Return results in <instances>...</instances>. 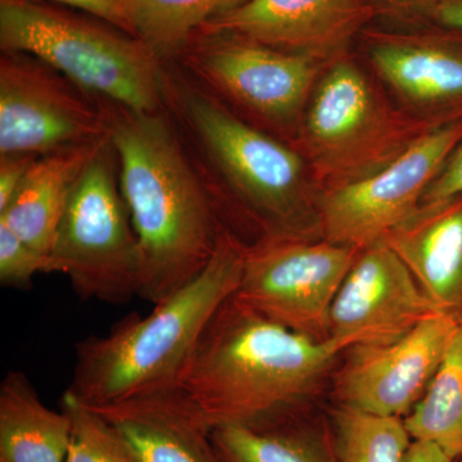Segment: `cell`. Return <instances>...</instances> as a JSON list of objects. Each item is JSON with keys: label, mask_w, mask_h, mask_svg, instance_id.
Wrapping results in <instances>:
<instances>
[{"label": "cell", "mask_w": 462, "mask_h": 462, "mask_svg": "<svg viewBox=\"0 0 462 462\" xmlns=\"http://www.w3.org/2000/svg\"><path fill=\"white\" fill-rule=\"evenodd\" d=\"M99 100L141 247L138 297L156 305L205 270L229 229L221 223L217 196L166 107L139 112Z\"/></svg>", "instance_id": "cell-1"}, {"label": "cell", "mask_w": 462, "mask_h": 462, "mask_svg": "<svg viewBox=\"0 0 462 462\" xmlns=\"http://www.w3.org/2000/svg\"><path fill=\"white\" fill-rule=\"evenodd\" d=\"M343 351L333 339L294 333L231 296L203 331L180 388L211 430L260 427L293 418Z\"/></svg>", "instance_id": "cell-2"}, {"label": "cell", "mask_w": 462, "mask_h": 462, "mask_svg": "<svg viewBox=\"0 0 462 462\" xmlns=\"http://www.w3.org/2000/svg\"><path fill=\"white\" fill-rule=\"evenodd\" d=\"M247 248L225 231L205 270L151 314L126 316L106 336L80 340L67 392L102 407L180 387L207 325L239 287Z\"/></svg>", "instance_id": "cell-3"}, {"label": "cell", "mask_w": 462, "mask_h": 462, "mask_svg": "<svg viewBox=\"0 0 462 462\" xmlns=\"http://www.w3.org/2000/svg\"><path fill=\"white\" fill-rule=\"evenodd\" d=\"M163 65L165 107L218 202L226 191L260 224L257 243L306 238L314 178L302 153L234 114L175 63Z\"/></svg>", "instance_id": "cell-4"}, {"label": "cell", "mask_w": 462, "mask_h": 462, "mask_svg": "<svg viewBox=\"0 0 462 462\" xmlns=\"http://www.w3.org/2000/svg\"><path fill=\"white\" fill-rule=\"evenodd\" d=\"M0 50L39 58L94 97L134 111L165 107V65L107 21L41 0H0Z\"/></svg>", "instance_id": "cell-5"}, {"label": "cell", "mask_w": 462, "mask_h": 462, "mask_svg": "<svg viewBox=\"0 0 462 462\" xmlns=\"http://www.w3.org/2000/svg\"><path fill=\"white\" fill-rule=\"evenodd\" d=\"M438 126L392 106L346 54L319 79L298 125L297 149L320 190L330 189L378 171Z\"/></svg>", "instance_id": "cell-6"}, {"label": "cell", "mask_w": 462, "mask_h": 462, "mask_svg": "<svg viewBox=\"0 0 462 462\" xmlns=\"http://www.w3.org/2000/svg\"><path fill=\"white\" fill-rule=\"evenodd\" d=\"M51 261L53 273L69 276L81 300L124 305L138 297L141 247L109 138L71 191Z\"/></svg>", "instance_id": "cell-7"}, {"label": "cell", "mask_w": 462, "mask_h": 462, "mask_svg": "<svg viewBox=\"0 0 462 462\" xmlns=\"http://www.w3.org/2000/svg\"><path fill=\"white\" fill-rule=\"evenodd\" d=\"M203 89L267 126L297 133L329 63L226 32H194L173 60Z\"/></svg>", "instance_id": "cell-8"}, {"label": "cell", "mask_w": 462, "mask_h": 462, "mask_svg": "<svg viewBox=\"0 0 462 462\" xmlns=\"http://www.w3.org/2000/svg\"><path fill=\"white\" fill-rule=\"evenodd\" d=\"M360 252L324 239L285 238L248 245L234 298L294 333L329 339L331 305Z\"/></svg>", "instance_id": "cell-9"}, {"label": "cell", "mask_w": 462, "mask_h": 462, "mask_svg": "<svg viewBox=\"0 0 462 462\" xmlns=\"http://www.w3.org/2000/svg\"><path fill=\"white\" fill-rule=\"evenodd\" d=\"M462 142V120L440 125L378 171L316 197L322 239L370 247L411 216Z\"/></svg>", "instance_id": "cell-10"}, {"label": "cell", "mask_w": 462, "mask_h": 462, "mask_svg": "<svg viewBox=\"0 0 462 462\" xmlns=\"http://www.w3.org/2000/svg\"><path fill=\"white\" fill-rule=\"evenodd\" d=\"M107 136L98 97L32 54L2 51L0 154L42 156Z\"/></svg>", "instance_id": "cell-11"}, {"label": "cell", "mask_w": 462, "mask_h": 462, "mask_svg": "<svg viewBox=\"0 0 462 462\" xmlns=\"http://www.w3.org/2000/svg\"><path fill=\"white\" fill-rule=\"evenodd\" d=\"M461 325L456 316L438 314L396 342L346 349L348 357L334 379L340 407L406 418L427 393Z\"/></svg>", "instance_id": "cell-12"}, {"label": "cell", "mask_w": 462, "mask_h": 462, "mask_svg": "<svg viewBox=\"0 0 462 462\" xmlns=\"http://www.w3.org/2000/svg\"><path fill=\"white\" fill-rule=\"evenodd\" d=\"M439 311L385 245L361 249L329 314V339L346 349L396 342Z\"/></svg>", "instance_id": "cell-13"}, {"label": "cell", "mask_w": 462, "mask_h": 462, "mask_svg": "<svg viewBox=\"0 0 462 462\" xmlns=\"http://www.w3.org/2000/svg\"><path fill=\"white\" fill-rule=\"evenodd\" d=\"M374 14L369 0H249L199 30L233 33L330 63L346 56Z\"/></svg>", "instance_id": "cell-14"}, {"label": "cell", "mask_w": 462, "mask_h": 462, "mask_svg": "<svg viewBox=\"0 0 462 462\" xmlns=\"http://www.w3.org/2000/svg\"><path fill=\"white\" fill-rule=\"evenodd\" d=\"M374 71L421 120H462V44L433 32H364Z\"/></svg>", "instance_id": "cell-15"}, {"label": "cell", "mask_w": 462, "mask_h": 462, "mask_svg": "<svg viewBox=\"0 0 462 462\" xmlns=\"http://www.w3.org/2000/svg\"><path fill=\"white\" fill-rule=\"evenodd\" d=\"M382 242L439 311L462 321V194L422 202Z\"/></svg>", "instance_id": "cell-16"}, {"label": "cell", "mask_w": 462, "mask_h": 462, "mask_svg": "<svg viewBox=\"0 0 462 462\" xmlns=\"http://www.w3.org/2000/svg\"><path fill=\"white\" fill-rule=\"evenodd\" d=\"M93 409L114 425L138 462H221L211 428L180 387Z\"/></svg>", "instance_id": "cell-17"}, {"label": "cell", "mask_w": 462, "mask_h": 462, "mask_svg": "<svg viewBox=\"0 0 462 462\" xmlns=\"http://www.w3.org/2000/svg\"><path fill=\"white\" fill-rule=\"evenodd\" d=\"M107 142L108 136L36 157L7 208L0 212V223L51 256L71 191Z\"/></svg>", "instance_id": "cell-18"}, {"label": "cell", "mask_w": 462, "mask_h": 462, "mask_svg": "<svg viewBox=\"0 0 462 462\" xmlns=\"http://www.w3.org/2000/svg\"><path fill=\"white\" fill-rule=\"evenodd\" d=\"M69 413L45 406L25 373L0 384V462H65L71 443Z\"/></svg>", "instance_id": "cell-19"}, {"label": "cell", "mask_w": 462, "mask_h": 462, "mask_svg": "<svg viewBox=\"0 0 462 462\" xmlns=\"http://www.w3.org/2000/svg\"><path fill=\"white\" fill-rule=\"evenodd\" d=\"M403 421L413 440L433 443L452 460L462 457V325L427 393Z\"/></svg>", "instance_id": "cell-20"}, {"label": "cell", "mask_w": 462, "mask_h": 462, "mask_svg": "<svg viewBox=\"0 0 462 462\" xmlns=\"http://www.w3.org/2000/svg\"><path fill=\"white\" fill-rule=\"evenodd\" d=\"M136 36L162 63L173 62L190 36L249 0H132Z\"/></svg>", "instance_id": "cell-21"}, {"label": "cell", "mask_w": 462, "mask_h": 462, "mask_svg": "<svg viewBox=\"0 0 462 462\" xmlns=\"http://www.w3.org/2000/svg\"><path fill=\"white\" fill-rule=\"evenodd\" d=\"M212 440L221 462H327L291 418L260 427H216Z\"/></svg>", "instance_id": "cell-22"}, {"label": "cell", "mask_w": 462, "mask_h": 462, "mask_svg": "<svg viewBox=\"0 0 462 462\" xmlns=\"http://www.w3.org/2000/svg\"><path fill=\"white\" fill-rule=\"evenodd\" d=\"M338 462H406L412 439L401 418L340 407L336 412Z\"/></svg>", "instance_id": "cell-23"}, {"label": "cell", "mask_w": 462, "mask_h": 462, "mask_svg": "<svg viewBox=\"0 0 462 462\" xmlns=\"http://www.w3.org/2000/svg\"><path fill=\"white\" fill-rule=\"evenodd\" d=\"M60 409L72 421L71 443L65 462H138L132 448L114 425L65 392Z\"/></svg>", "instance_id": "cell-24"}, {"label": "cell", "mask_w": 462, "mask_h": 462, "mask_svg": "<svg viewBox=\"0 0 462 462\" xmlns=\"http://www.w3.org/2000/svg\"><path fill=\"white\" fill-rule=\"evenodd\" d=\"M51 256L23 242L7 225L0 223V284L27 289L36 273H51Z\"/></svg>", "instance_id": "cell-25"}, {"label": "cell", "mask_w": 462, "mask_h": 462, "mask_svg": "<svg viewBox=\"0 0 462 462\" xmlns=\"http://www.w3.org/2000/svg\"><path fill=\"white\" fill-rule=\"evenodd\" d=\"M53 3L107 21L130 35L136 36L132 0H41Z\"/></svg>", "instance_id": "cell-26"}, {"label": "cell", "mask_w": 462, "mask_h": 462, "mask_svg": "<svg viewBox=\"0 0 462 462\" xmlns=\"http://www.w3.org/2000/svg\"><path fill=\"white\" fill-rule=\"evenodd\" d=\"M35 154H0V212L5 211L36 160Z\"/></svg>", "instance_id": "cell-27"}, {"label": "cell", "mask_w": 462, "mask_h": 462, "mask_svg": "<svg viewBox=\"0 0 462 462\" xmlns=\"http://www.w3.org/2000/svg\"><path fill=\"white\" fill-rule=\"evenodd\" d=\"M462 194V142L428 188L422 202H431Z\"/></svg>", "instance_id": "cell-28"}, {"label": "cell", "mask_w": 462, "mask_h": 462, "mask_svg": "<svg viewBox=\"0 0 462 462\" xmlns=\"http://www.w3.org/2000/svg\"><path fill=\"white\" fill-rule=\"evenodd\" d=\"M380 2L394 14L430 20L438 0H380Z\"/></svg>", "instance_id": "cell-29"}, {"label": "cell", "mask_w": 462, "mask_h": 462, "mask_svg": "<svg viewBox=\"0 0 462 462\" xmlns=\"http://www.w3.org/2000/svg\"><path fill=\"white\" fill-rule=\"evenodd\" d=\"M430 20L462 32V0H438Z\"/></svg>", "instance_id": "cell-30"}, {"label": "cell", "mask_w": 462, "mask_h": 462, "mask_svg": "<svg viewBox=\"0 0 462 462\" xmlns=\"http://www.w3.org/2000/svg\"><path fill=\"white\" fill-rule=\"evenodd\" d=\"M406 462H454V460L433 443L413 440Z\"/></svg>", "instance_id": "cell-31"}]
</instances>
